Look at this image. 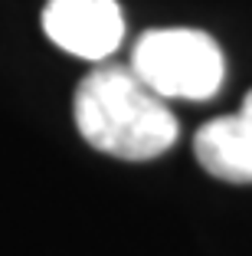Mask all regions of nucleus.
<instances>
[{
  "instance_id": "nucleus-4",
  "label": "nucleus",
  "mask_w": 252,
  "mask_h": 256,
  "mask_svg": "<svg viewBox=\"0 0 252 256\" xmlns=\"http://www.w3.org/2000/svg\"><path fill=\"white\" fill-rule=\"evenodd\" d=\"M197 161L213 178L233 184L252 181V92L243 98V108L236 115L210 118L193 138Z\"/></svg>"
},
{
  "instance_id": "nucleus-2",
  "label": "nucleus",
  "mask_w": 252,
  "mask_h": 256,
  "mask_svg": "<svg viewBox=\"0 0 252 256\" xmlns=\"http://www.w3.org/2000/svg\"><path fill=\"white\" fill-rule=\"evenodd\" d=\"M131 72L164 102H207L223 89L226 60L220 43L203 30H148L134 43Z\"/></svg>"
},
{
  "instance_id": "nucleus-3",
  "label": "nucleus",
  "mask_w": 252,
  "mask_h": 256,
  "mask_svg": "<svg viewBox=\"0 0 252 256\" xmlns=\"http://www.w3.org/2000/svg\"><path fill=\"white\" fill-rule=\"evenodd\" d=\"M43 30L52 43L82 60H108L125 40L118 0H49Z\"/></svg>"
},
{
  "instance_id": "nucleus-1",
  "label": "nucleus",
  "mask_w": 252,
  "mask_h": 256,
  "mask_svg": "<svg viewBox=\"0 0 252 256\" xmlns=\"http://www.w3.org/2000/svg\"><path fill=\"white\" fill-rule=\"evenodd\" d=\"M79 135L102 154L148 161L180 135L177 115L161 96L131 72V66H98L75 89L72 102Z\"/></svg>"
}]
</instances>
